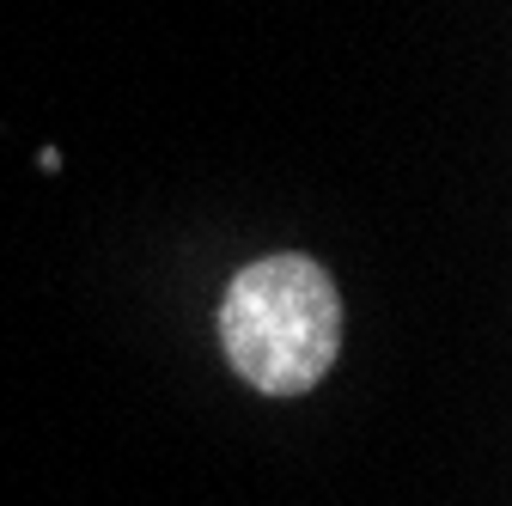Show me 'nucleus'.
Segmentation results:
<instances>
[{
    "instance_id": "1",
    "label": "nucleus",
    "mask_w": 512,
    "mask_h": 506,
    "mask_svg": "<svg viewBox=\"0 0 512 506\" xmlns=\"http://www.w3.org/2000/svg\"><path fill=\"white\" fill-rule=\"evenodd\" d=\"M226 360L269 397H299L336 366L342 299L311 257H263L238 269L220 305Z\"/></svg>"
}]
</instances>
